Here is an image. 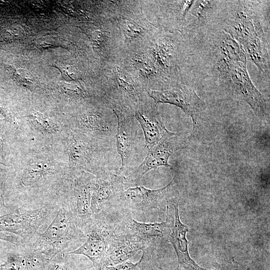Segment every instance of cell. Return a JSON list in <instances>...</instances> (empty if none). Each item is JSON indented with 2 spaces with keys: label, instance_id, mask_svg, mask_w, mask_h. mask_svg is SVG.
Instances as JSON below:
<instances>
[{
  "label": "cell",
  "instance_id": "44dd1931",
  "mask_svg": "<svg viewBox=\"0 0 270 270\" xmlns=\"http://www.w3.org/2000/svg\"><path fill=\"white\" fill-rule=\"evenodd\" d=\"M8 70L16 80L22 86L30 88L34 85L35 78L28 70L14 66H10Z\"/></svg>",
  "mask_w": 270,
  "mask_h": 270
},
{
  "label": "cell",
  "instance_id": "4316f807",
  "mask_svg": "<svg viewBox=\"0 0 270 270\" xmlns=\"http://www.w3.org/2000/svg\"><path fill=\"white\" fill-rule=\"evenodd\" d=\"M36 47L41 51H44L47 49L62 46L57 40L51 38H44L40 39L36 42Z\"/></svg>",
  "mask_w": 270,
  "mask_h": 270
},
{
  "label": "cell",
  "instance_id": "4dcf8cb0",
  "mask_svg": "<svg viewBox=\"0 0 270 270\" xmlns=\"http://www.w3.org/2000/svg\"><path fill=\"white\" fill-rule=\"evenodd\" d=\"M4 150V141L0 136V155H1Z\"/></svg>",
  "mask_w": 270,
  "mask_h": 270
},
{
  "label": "cell",
  "instance_id": "30bf717a",
  "mask_svg": "<svg viewBox=\"0 0 270 270\" xmlns=\"http://www.w3.org/2000/svg\"><path fill=\"white\" fill-rule=\"evenodd\" d=\"M188 140L184 134L175 133L148 149L142 162L125 176L128 188L138 186L144 176L150 170L162 166L172 167L168 164L170 156L174 152L186 147Z\"/></svg>",
  "mask_w": 270,
  "mask_h": 270
},
{
  "label": "cell",
  "instance_id": "ac0fdd59",
  "mask_svg": "<svg viewBox=\"0 0 270 270\" xmlns=\"http://www.w3.org/2000/svg\"><path fill=\"white\" fill-rule=\"evenodd\" d=\"M32 124L38 130L50 134H54L59 130V126L44 114L33 111L29 114Z\"/></svg>",
  "mask_w": 270,
  "mask_h": 270
},
{
  "label": "cell",
  "instance_id": "8fae6325",
  "mask_svg": "<svg viewBox=\"0 0 270 270\" xmlns=\"http://www.w3.org/2000/svg\"><path fill=\"white\" fill-rule=\"evenodd\" d=\"M166 206V220L161 222L146 223L138 222L132 217L129 212L124 210L120 214L118 228L122 231L140 238L146 246L144 251L157 254V248L160 244L164 239L168 238L174 223L173 216L170 213V204Z\"/></svg>",
  "mask_w": 270,
  "mask_h": 270
},
{
  "label": "cell",
  "instance_id": "2e32d148",
  "mask_svg": "<svg viewBox=\"0 0 270 270\" xmlns=\"http://www.w3.org/2000/svg\"><path fill=\"white\" fill-rule=\"evenodd\" d=\"M150 58L162 76H169L176 68L177 54L174 44L168 40L158 41L151 48Z\"/></svg>",
  "mask_w": 270,
  "mask_h": 270
},
{
  "label": "cell",
  "instance_id": "4fadbf2b",
  "mask_svg": "<svg viewBox=\"0 0 270 270\" xmlns=\"http://www.w3.org/2000/svg\"><path fill=\"white\" fill-rule=\"evenodd\" d=\"M156 104L141 100L132 111L143 132L146 150L175 134L166 128Z\"/></svg>",
  "mask_w": 270,
  "mask_h": 270
},
{
  "label": "cell",
  "instance_id": "1f68e13d",
  "mask_svg": "<svg viewBox=\"0 0 270 270\" xmlns=\"http://www.w3.org/2000/svg\"><path fill=\"white\" fill-rule=\"evenodd\" d=\"M174 270H178V268H176V269H175Z\"/></svg>",
  "mask_w": 270,
  "mask_h": 270
},
{
  "label": "cell",
  "instance_id": "484cf974",
  "mask_svg": "<svg viewBox=\"0 0 270 270\" xmlns=\"http://www.w3.org/2000/svg\"><path fill=\"white\" fill-rule=\"evenodd\" d=\"M216 270H244L242 265L234 258L216 264Z\"/></svg>",
  "mask_w": 270,
  "mask_h": 270
},
{
  "label": "cell",
  "instance_id": "d6986e66",
  "mask_svg": "<svg viewBox=\"0 0 270 270\" xmlns=\"http://www.w3.org/2000/svg\"><path fill=\"white\" fill-rule=\"evenodd\" d=\"M134 64L139 72L144 76L161 75L150 56L144 54L136 55L134 59Z\"/></svg>",
  "mask_w": 270,
  "mask_h": 270
},
{
  "label": "cell",
  "instance_id": "277c9868",
  "mask_svg": "<svg viewBox=\"0 0 270 270\" xmlns=\"http://www.w3.org/2000/svg\"><path fill=\"white\" fill-rule=\"evenodd\" d=\"M117 120L116 148L120 159L119 174L127 176L133 170L147 150L132 112L127 108L114 106Z\"/></svg>",
  "mask_w": 270,
  "mask_h": 270
},
{
  "label": "cell",
  "instance_id": "9c48e42d",
  "mask_svg": "<svg viewBox=\"0 0 270 270\" xmlns=\"http://www.w3.org/2000/svg\"><path fill=\"white\" fill-rule=\"evenodd\" d=\"M114 214L92 217L91 224L86 231V240L76 249L68 252L86 256L95 270H102L110 236L116 226Z\"/></svg>",
  "mask_w": 270,
  "mask_h": 270
},
{
  "label": "cell",
  "instance_id": "ffe728a7",
  "mask_svg": "<svg viewBox=\"0 0 270 270\" xmlns=\"http://www.w3.org/2000/svg\"><path fill=\"white\" fill-rule=\"evenodd\" d=\"M60 90L69 98L74 100H80L86 96V92L80 85L70 82H61L59 83Z\"/></svg>",
  "mask_w": 270,
  "mask_h": 270
},
{
  "label": "cell",
  "instance_id": "52a82bcc",
  "mask_svg": "<svg viewBox=\"0 0 270 270\" xmlns=\"http://www.w3.org/2000/svg\"><path fill=\"white\" fill-rule=\"evenodd\" d=\"M126 188L125 176L117 172L104 171L95 175L90 202L92 216L108 214L124 208L122 196Z\"/></svg>",
  "mask_w": 270,
  "mask_h": 270
},
{
  "label": "cell",
  "instance_id": "e0dca14e",
  "mask_svg": "<svg viewBox=\"0 0 270 270\" xmlns=\"http://www.w3.org/2000/svg\"><path fill=\"white\" fill-rule=\"evenodd\" d=\"M156 255L150 252H142L141 258L136 262L128 260L117 265L104 267L102 270H159Z\"/></svg>",
  "mask_w": 270,
  "mask_h": 270
},
{
  "label": "cell",
  "instance_id": "f546056e",
  "mask_svg": "<svg viewBox=\"0 0 270 270\" xmlns=\"http://www.w3.org/2000/svg\"><path fill=\"white\" fill-rule=\"evenodd\" d=\"M0 114L2 115L8 121L12 122L13 120L12 116L8 111L7 110L6 107L4 105V103L0 99Z\"/></svg>",
  "mask_w": 270,
  "mask_h": 270
},
{
  "label": "cell",
  "instance_id": "7c38bea8",
  "mask_svg": "<svg viewBox=\"0 0 270 270\" xmlns=\"http://www.w3.org/2000/svg\"><path fill=\"white\" fill-rule=\"evenodd\" d=\"M147 92L156 104H168L180 108L192 118L194 129L206 110L205 102L192 86L180 85L163 90L150 89Z\"/></svg>",
  "mask_w": 270,
  "mask_h": 270
},
{
  "label": "cell",
  "instance_id": "cb8c5ba5",
  "mask_svg": "<svg viewBox=\"0 0 270 270\" xmlns=\"http://www.w3.org/2000/svg\"><path fill=\"white\" fill-rule=\"evenodd\" d=\"M123 32L126 40L137 38L144 34L143 28L140 26L130 21H126L124 24Z\"/></svg>",
  "mask_w": 270,
  "mask_h": 270
},
{
  "label": "cell",
  "instance_id": "6da1fadb",
  "mask_svg": "<svg viewBox=\"0 0 270 270\" xmlns=\"http://www.w3.org/2000/svg\"><path fill=\"white\" fill-rule=\"evenodd\" d=\"M221 29L244 50L260 72L270 78V0H223Z\"/></svg>",
  "mask_w": 270,
  "mask_h": 270
},
{
  "label": "cell",
  "instance_id": "9a60e30c",
  "mask_svg": "<svg viewBox=\"0 0 270 270\" xmlns=\"http://www.w3.org/2000/svg\"><path fill=\"white\" fill-rule=\"evenodd\" d=\"M179 202L180 200L171 204L174 208V218L168 238L177 255L176 268L179 270H216L201 267L190 256L188 250V242L186 238L188 228L180 220L178 212Z\"/></svg>",
  "mask_w": 270,
  "mask_h": 270
},
{
  "label": "cell",
  "instance_id": "8992f818",
  "mask_svg": "<svg viewBox=\"0 0 270 270\" xmlns=\"http://www.w3.org/2000/svg\"><path fill=\"white\" fill-rule=\"evenodd\" d=\"M180 188L176 173L172 180L164 186L156 190L137 186L124 190L122 202L126 210L131 212H146L160 210L164 205L171 204L180 200Z\"/></svg>",
  "mask_w": 270,
  "mask_h": 270
},
{
  "label": "cell",
  "instance_id": "3957f363",
  "mask_svg": "<svg viewBox=\"0 0 270 270\" xmlns=\"http://www.w3.org/2000/svg\"><path fill=\"white\" fill-rule=\"evenodd\" d=\"M36 234L32 238H35L34 241L25 243L32 251L42 255L48 261L60 254L76 249L86 238L72 214L64 208H58L44 232H36Z\"/></svg>",
  "mask_w": 270,
  "mask_h": 270
},
{
  "label": "cell",
  "instance_id": "f1b7e54d",
  "mask_svg": "<svg viewBox=\"0 0 270 270\" xmlns=\"http://www.w3.org/2000/svg\"><path fill=\"white\" fill-rule=\"evenodd\" d=\"M0 240L10 242L14 246H20L25 243L24 240L20 236L9 232H0Z\"/></svg>",
  "mask_w": 270,
  "mask_h": 270
},
{
  "label": "cell",
  "instance_id": "d4e9b609",
  "mask_svg": "<svg viewBox=\"0 0 270 270\" xmlns=\"http://www.w3.org/2000/svg\"><path fill=\"white\" fill-rule=\"evenodd\" d=\"M64 261L56 264L53 266V270H86L88 268H79L74 264L73 254L62 253Z\"/></svg>",
  "mask_w": 270,
  "mask_h": 270
},
{
  "label": "cell",
  "instance_id": "7a4b0ae2",
  "mask_svg": "<svg viewBox=\"0 0 270 270\" xmlns=\"http://www.w3.org/2000/svg\"><path fill=\"white\" fill-rule=\"evenodd\" d=\"M211 50L220 82L246 102L258 118H267L269 106L251 80L246 67L247 56L242 46L233 39H228Z\"/></svg>",
  "mask_w": 270,
  "mask_h": 270
},
{
  "label": "cell",
  "instance_id": "5bb4252c",
  "mask_svg": "<svg viewBox=\"0 0 270 270\" xmlns=\"http://www.w3.org/2000/svg\"><path fill=\"white\" fill-rule=\"evenodd\" d=\"M146 246L139 236L124 232L118 228L117 223L108 240L102 268L124 262L134 256L139 250H146Z\"/></svg>",
  "mask_w": 270,
  "mask_h": 270
},
{
  "label": "cell",
  "instance_id": "603a6c76",
  "mask_svg": "<svg viewBox=\"0 0 270 270\" xmlns=\"http://www.w3.org/2000/svg\"><path fill=\"white\" fill-rule=\"evenodd\" d=\"M86 33L94 47L98 50L104 47L108 38L105 32L98 30H88Z\"/></svg>",
  "mask_w": 270,
  "mask_h": 270
},
{
  "label": "cell",
  "instance_id": "83f0119b",
  "mask_svg": "<svg viewBox=\"0 0 270 270\" xmlns=\"http://www.w3.org/2000/svg\"><path fill=\"white\" fill-rule=\"evenodd\" d=\"M14 209L6 205L4 197V182L0 174V216L12 212Z\"/></svg>",
  "mask_w": 270,
  "mask_h": 270
},
{
  "label": "cell",
  "instance_id": "7402d4cb",
  "mask_svg": "<svg viewBox=\"0 0 270 270\" xmlns=\"http://www.w3.org/2000/svg\"><path fill=\"white\" fill-rule=\"evenodd\" d=\"M52 66L58 69L66 82H74L82 78L80 72L74 66L65 64H56Z\"/></svg>",
  "mask_w": 270,
  "mask_h": 270
},
{
  "label": "cell",
  "instance_id": "ba28073f",
  "mask_svg": "<svg viewBox=\"0 0 270 270\" xmlns=\"http://www.w3.org/2000/svg\"><path fill=\"white\" fill-rule=\"evenodd\" d=\"M58 208L56 204L35 209L16 208L0 216V232L14 234L28 242L43 224L56 215Z\"/></svg>",
  "mask_w": 270,
  "mask_h": 270
},
{
  "label": "cell",
  "instance_id": "5b68a950",
  "mask_svg": "<svg viewBox=\"0 0 270 270\" xmlns=\"http://www.w3.org/2000/svg\"><path fill=\"white\" fill-rule=\"evenodd\" d=\"M94 178V174L87 172H72L67 195L56 203L58 208L68 210L84 233L92 220L90 202Z\"/></svg>",
  "mask_w": 270,
  "mask_h": 270
}]
</instances>
